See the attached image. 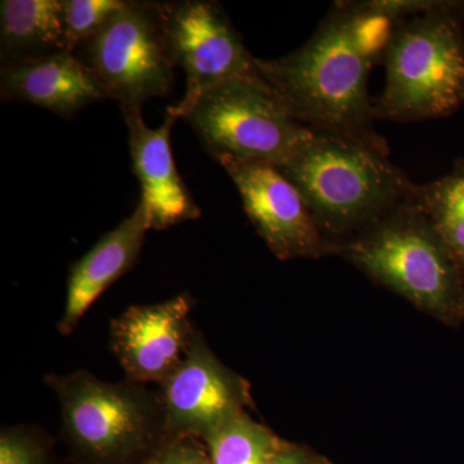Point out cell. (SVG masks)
I'll list each match as a JSON object with an SVG mask.
<instances>
[{"instance_id":"6da1fadb","label":"cell","mask_w":464,"mask_h":464,"mask_svg":"<svg viewBox=\"0 0 464 464\" xmlns=\"http://www.w3.org/2000/svg\"><path fill=\"white\" fill-rule=\"evenodd\" d=\"M423 2H338L306 44L288 56L256 58L259 75L290 114L314 132L335 134L390 155L374 127L372 67L383 61L396 26Z\"/></svg>"},{"instance_id":"7a4b0ae2","label":"cell","mask_w":464,"mask_h":464,"mask_svg":"<svg viewBox=\"0 0 464 464\" xmlns=\"http://www.w3.org/2000/svg\"><path fill=\"white\" fill-rule=\"evenodd\" d=\"M277 169L337 246L415 201L417 185L389 155L335 134L313 130Z\"/></svg>"},{"instance_id":"3957f363","label":"cell","mask_w":464,"mask_h":464,"mask_svg":"<svg viewBox=\"0 0 464 464\" xmlns=\"http://www.w3.org/2000/svg\"><path fill=\"white\" fill-rule=\"evenodd\" d=\"M464 2H429L396 26L383 63L386 84L375 119L417 121L464 103Z\"/></svg>"},{"instance_id":"277c9868","label":"cell","mask_w":464,"mask_h":464,"mask_svg":"<svg viewBox=\"0 0 464 464\" xmlns=\"http://www.w3.org/2000/svg\"><path fill=\"white\" fill-rule=\"evenodd\" d=\"M338 255L444 325H462V273L417 198L341 244Z\"/></svg>"},{"instance_id":"5b68a950","label":"cell","mask_w":464,"mask_h":464,"mask_svg":"<svg viewBox=\"0 0 464 464\" xmlns=\"http://www.w3.org/2000/svg\"><path fill=\"white\" fill-rule=\"evenodd\" d=\"M60 402L63 436L81 464H141L167 440L159 391L91 372L45 375Z\"/></svg>"},{"instance_id":"8992f818","label":"cell","mask_w":464,"mask_h":464,"mask_svg":"<svg viewBox=\"0 0 464 464\" xmlns=\"http://www.w3.org/2000/svg\"><path fill=\"white\" fill-rule=\"evenodd\" d=\"M221 166L279 168L313 133L261 75L241 76L206 92L182 116Z\"/></svg>"},{"instance_id":"52a82bcc","label":"cell","mask_w":464,"mask_h":464,"mask_svg":"<svg viewBox=\"0 0 464 464\" xmlns=\"http://www.w3.org/2000/svg\"><path fill=\"white\" fill-rule=\"evenodd\" d=\"M75 53L123 115L142 111L149 100L172 93L176 66L168 53L158 2L125 0Z\"/></svg>"},{"instance_id":"ba28073f","label":"cell","mask_w":464,"mask_h":464,"mask_svg":"<svg viewBox=\"0 0 464 464\" xmlns=\"http://www.w3.org/2000/svg\"><path fill=\"white\" fill-rule=\"evenodd\" d=\"M168 53L186 72V92L167 111L185 112L216 85L258 74L256 58L244 45L224 7L213 0L158 2Z\"/></svg>"},{"instance_id":"9c48e42d","label":"cell","mask_w":464,"mask_h":464,"mask_svg":"<svg viewBox=\"0 0 464 464\" xmlns=\"http://www.w3.org/2000/svg\"><path fill=\"white\" fill-rule=\"evenodd\" d=\"M159 387L167 439L203 440L253 405L248 382L215 355L198 329L181 364Z\"/></svg>"},{"instance_id":"30bf717a","label":"cell","mask_w":464,"mask_h":464,"mask_svg":"<svg viewBox=\"0 0 464 464\" xmlns=\"http://www.w3.org/2000/svg\"><path fill=\"white\" fill-rule=\"evenodd\" d=\"M244 210L266 246L282 261L338 255L297 188L276 167L226 163Z\"/></svg>"},{"instance_id":"8fae6325","label":"cell","mask_w":464,"mask_h":464,"mask_svg":"<svg viewBox=\"0 0 464 464\" xmlns=\"http://www.w3.org/2000/svg\"><path fill=\"white\" fill-rule=\"evenodd\" d=\"M190 295L136 304L110 323V346L128 381L163 383L181 364L197 329Z\"/></svg>"},{"instance_id":"7c38bea8","label":"cell","mask_w":464,"mask_h":464,"mask_svg":"<svg viewBox=\"0 0 464 464\" xmlns=\"http://www.w3.org/2000/svg\"><path fill=\"white\" fill-rule=\"evenodd\" d=\"M123 116L130 132L133 173L141 183V199L148 206L151 230H166L199 218L200 208L174 164L170 133L179 118L167 111L163 124L150 130L142 111Z\"/></svg>"},{"instance_id":"4fadbf2b","label":"cell","mask_w":464,"mask_h":464,"mask_svg":"<svg viewBox=\"0 0 464 464\" xmlns=\"http://www.w3.org/2000/svg\"><path fill=\"white\" fill-rule=\"evenodd\" d=\"M149 230L148 206L140 199L130 217L103 235L90 252L74 262L67 277L65 310L57 324L61 335L72 334L101 295L132 270Z\"/></svg>"},{"instance_id":"5bb4252c","label":"cell","mask_w":464,"mask_h":464,"mask_svg":"<svg viewBox=\"0 0 464 464\" xmlns=\"http://www.w3.org/2000/svg\"><path fill=\"white\" fill-rule=\"evenodd\" d=\"M3 102L33 103L70 119L91 103L106 100L96 79L75 52L61 51L36 60L3 63Z\"/></svg>"},{"instance_id":"9a60e30c","label":"cell","mask_w":464,"mask_h":464,"mask_svg":"<svg viewBox=\"0 0 464 464\" xmlns=\"http://www.w3.org/2000/svg\"><path fill=\"white\" fill-rule=\"evenodd\" d=\"M0 51L5 63L36 60L65 51L61 0H3Z\"/></svg>"},{"instance_id":"2e32d148","label":"cell","mask_w":464,"mask_h":464,"mask_svg":"<svg viewBox=\"0 0 464 464\" xmlns=\"http://www.w3.org/2000/svg\"><path fill=\"white\" fill-rule=\"evenodd\" d=\"M418 206L431 219L464 280V160L436 181L417 185Z\"/></svg>"},{"instance_id":"e0dca14e","label":"cell","mask_w":464,"mask_h":464,"mask_svg":"<svg viewBox=\"0 0 464 464\" xmlns=\"http://www.w3.org/2000/svg\"><path fill=\"white\" fill-rule=\"evenodd\" d=\"M212 464H264L283 439L248 413L235 415L201 440Z\"/></svg>"},{"instance_id":"ac0fdd59","label":"cell","mask_w":464,"mask_h":464,"mask_svg":"<svg viewBox=\"0 0 464 464\" xmlns=\"http://www.w3.org/2000/svg\"><path fill=\"white\" fill-rule=\"evenodd\" d=\"M125 0H61L63 50L75 52L96 35Z\"/></svg>"},{"instance_id":"d6986e66","label":"cell","mask_w":464,"mask_h":464,"mask_svg":"<svg viewBox=\"0 0 464 464\" xmlns=\"http://www.w3.org/2000/svg\"><path fill=\"white\" fill-rule=\"evenodd\" d=\"M0 464H52L50 442L34 427H3Z\"/></svg>"},{"instance_id":"ffe728a7","label":"cell","mask_w":464,"mask_h":464,"mask_svg":"<svg viewBox=\"0 0 464 464\" xmlns=\"http://www.w3.org/2000/svg\"><path fill=\"white\" fill-rule=\"evenodd\" d=\"M201 442L194 438L167 439L141 464H212Z\"/></svg>"},{"instance_id":"44dd1931","label":"cell","mask_w":464,"mask_h":464,"mask_svg":"<svg viewBox=\"0 0 464 464\" xmlns=\"http://www.w3.org/2000/svg\"><path fill=\"white\" fill-rule=\"evenodd\" d=\"M264 464H333L328 458L306 445L295 444V442L283 440L279 448L271 454Z\"/></svg>"}]
</instances>
